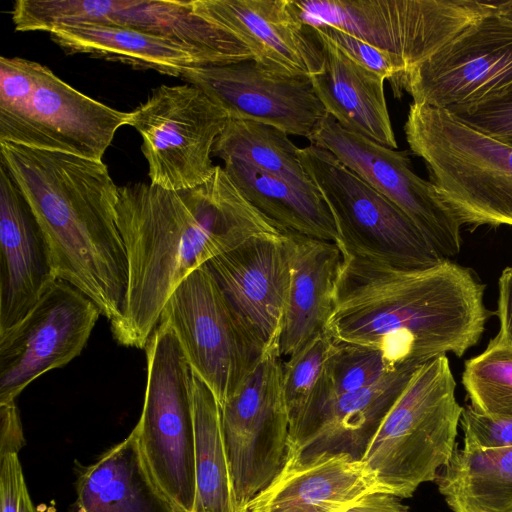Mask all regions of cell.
<instances>
[{
  "label": "cell",
  "mask_w": 512,
  "mask_h": 512,
  "mask_svg": "<svg viewBox=\"0 0 512 512\" xmlns=\"http://www.w3.org/2000/svg\"><path fill=\"white\" fill-rule=\"evenodd\" d=\"M116 223L128 268L114 339L144 348L174 289L191 272L251 237L281 231L217 165L205 183L170 191L136 182L118 188Z\"/></svg>",
  "instance_id": "1"
},
{
  "label": "cell",
  "mask_w": 512,
  "mask_h": 512,
  "mask_svg": "<svg viewBox=\"0 0 512 512\" xmlns=\"http://www.w3.org/2000/svg\"><path fill=\"white\" fill-rule=\"evenodd\" d=\"M325 331L336 343L379 351L391 368L463 356L480 340L485 286L448 259L416 270L343 252Z\"/></svg>",
  "instance_id": "2"
},
{
  "label": "cell",
  "mask_w": 512,
  "mask_h": 512,
  "mask_svg": "<svg viewBox=\"0 0 512 512\" xmlns=\"http://www.w3.org/2000/svg\"><path fill=\"white\" fill-rule=\"evenodd\" d=\"M0 156L40 227L55 278L84 292L114 323L128 268L116 223L119 187L107 165L10 142H0Z\"/></svg>",
  "instance_id": "3"
},
{
  "label": "cell",
  "mask_w": 512,
  "mask_h": 512,
  "mask_svg": "<svg viewBox=\"0 0 512 512\" xmlns=\"http://www.w3.org/2000/svg\"><path fill=\"white\" fill-rule=\"evenodd\" d=\"M404 131L461 224L512 226L511 146L444 109L415 103Z\"/></svg>",
  "instance_id": "4"
},
{
  "label": "cell",
  "mask_w": 512,
  "mask_h": 512,
  "mask_svg": "<svg viewBox=\"0 0 512 512\" xmlns=\"http://www.w3.org/2000/svg\"><path fill=\"white\" fill-rule=\"evenodd\" d=\"M455 390L446 356L413 374L362 458L375 473L379 492L409 498L449 463L463 410Z\"/></svg>",
  "instance_id": "5"
},
{
  "label": "cell",
  "mask_w": 512,
  "mask_h": 512,
  "mask_svg": "<svg viewBox=\"0 0 512 512\" xmlns=\"http://www.w3.org/2000/svg\"><path fill=\"white\" fill-rule=\"evenodd\" d=\"M128 120L38 62L0 58V142L102 160Z\"/></svg>",
  "instance_id": "6"
},
{
  "label": "cell",
  "mask_w": 512,
  "mask_h": 512,
  "mask_svg": "<svg viewBox=\"0 0 512 512\" xmlns=\"http://www.w3.org/2000/svg\"><path fill=\"white\" fill-rule=\"evenodd\" d=\"M299 157L334 218L343 252L406 270L445 260L400 208L330 151L309 144Z\"/></svg>",
  "instance_id": "7"
},
{
  "label": "cell",
  "mask_w": 512,
  "mask_h": 512,
  "mask_svg": "<svg viewBox=\"0 0 512 512\" xmlns=\"http://www.w3.org/2000/svg\"><path fill=\"white\" fill-rule=\"evenodd\" d=\"M147 384L134 430L163 492L184 512L196 495L192 370L172 328L159 321L144 347Z\"/></svg>",
  "instance_id": "8"
},
{
  "label": "cell",
  "mask_w": 512,
  "mask_h": 512,
  "mask_svg": "<svg viewBox=\"0 0 512 512\" xmlns=\"http://www.w3.org/2000/svg\"><path fill=\"white\" fill-rule=\"evenodd\" d=\"M292 1L306 25L348 32L394 56L405 73L494 11L490 1L477 0Z\"/></svg>",
  "instance_id": "9"
},
{
  "label": "cell",
  "mask_w": 512,
  "mask_h": 512,
  "mask_svg": "<svg viewBox=\"0 0 512 512\" xmlns=\"http://www.w3.org/2000/svg\"><path fill=\"white\" fill-rule=\"evenodd\" d=\"M11 15L21 32L71 24L134 29L186 47L203 66L254 60L234 33L197 13L193 0H18Z\"/></svg>",
  "instance_id": "10"
},
{
  "label": "cell",
  "mask_w": 512,
  "mask_h": 512,
  "mask_svg": "<svg viewBox=\"0 0 512 512\" xmlns=\"http://www.w3.org/2000/svg\"><path fill=\"white\" fill-rule=\"evenodd\" d=\"M228 120L225 110L189 83L152 90L128 120L142 138L150 183L181 191L208 181L217 168L213 146Z\"/></svg>",
  "instance_id": "11"
},
{
  "label": "cell",
  "mask_w": 512,
  "mask_h": 512,
  "mask_svg": "<svg viewBox=\"0 0 512 512\" xmlns=\"http://www.w3.org/2000/svg\"><path fill=\"white\" fill-rule=\"evenodd\" d=\"M159 321L172 328L191 370L220 407L262 355L206 264L174 289Z\"/></svg>",
  "instance_id": "12"
},
{
  "label": "cell",
  "mask_w": 512,
  "mask_h": 512,
  "mask_svg": "<svg viewBox=\"0 0 512 512\" xmlns=\"http://www.w3.org/2000/svg\"><path fill=\"white\" fill-rule=\"evenodd\" d=\"M282 364L278 350L263 353L220 407L237 512L273 481L287 459L290 425Z\"/></svg>",
  "instance_id": "13"
},
{
  "label": "cell",
  "mask_w": 512,
  "mask_h": 512,
  "mask_svg": "<svg viewBox=\"0 0 512 512\" xmlns=\"http://www.w3.org/2000/svg\"><path fill=\"white\" fill-rule=\"evenodd\" d=\"M510 86L512 22L494 9L407 71L393 91L397 97L407 91L415 104L449 110Z\"/></svg>",
  "instance_id": "14"
},
{
  "label": "cell",
  "mask_w": 512,
  "mask_h": 512,
  "mask_svg": "<svg viewBox=\"0 0 512 512\" xmlns=\"http://www.w3.org/2000/svg\"><path fill=\"white\" fill-rule=\"evenodd\" d=\"M99 315L84 292L56 279L30 313L0 335V403L15 400L36 378L76 358Z\"/></svg>",
  "instance_id": "15"
},
{
  "label": "cell",
  "mask_w": 512,
  "mask_h": 512,
  "mask_svg": "<svg viewBox=\"0 0 512 512\" xmlns=\"http://www.w3.org/2000/svg\"><path fill=\"white\" fill-rule=\"evenodd\" d=\"M400 208L445 258L461 248V222L437 187L417 176L406 151L382 146L341 127L328 116L308 139Z\"/></svg>",
  "instance_id": "16"
},
{
  "label": "cell",
  "mask_w": 512,
  "mask_h": 512,
  "mask_svg": "<svg viewBox=\"0 0 512 512\" xmlns=\"http://www.w3.org/2000/svg\"><path fill=\"white\" fill-rule=\"evenodd\" d=\"M181 78L202 90L229 119L274 126L309 139L329 116L310 76L292 75L254 60L188 68Z\"/></svg>",
  "instance_id": "17"
},
{
  "label": "cell",
  "mask_w": 512,
  "mask_h": 512,
  "mask_svg": "<svg viewBox=\"0 0 512 512\" xmlns=\"http://www.w3.org/2000/svg\"><path fill=\"white\" fill-rule=\"evenodd\" d=\"M206 266L262 354L279 351L291 279L283 232L251 237Z\"/></svg>",
  "instance_id": "18"
},
{
  "label": "cell",
  "mask_w": 512,
  "mask_h": 512,
  "mask_svg": "<svg viewBox=\"0 0 512 512\" xmlns=\"http://www.w3.org/2000/svg\"><path fill=\"white\" fill-rule=\"evenodd\" d=\"M197 13L243 41L254 61L271 69L312 76L323 67L320 42L292 0H193Z\"/></svg>",
  "instance_id": "19"
},
{
  "label": "cell",
  "mask_w": 512,
  "mask_h": 512,
  "mask_svg": "<svg viewBox=\"0 0 512 512\" xmlns=\"http://www.w3.org/2000/svg\"><path fill=\"white\" fill-rule=\"evenodd\" d=\"M55 280L40 227L0 164V335L19 324Z\"/></svg>",
  "instance_id": "20"
},
{
  "label": "cell",
  "mask_w": 512,
  "mask_h": 512,
  "mask_svg": "<svg viewBox=\"0 0 512 512\" xmlns=\"http://www.w3.org/2000/svg\"><path fill=\"white\" fill-rule=\"evenodd\" d=\"M379 492L375 473L346 453H287L273 481L247 505L248 512H343L362 496Z\"/></svg>",
  "instance_id": "21"
},
{
  "label": "cell",
  "mask_w": 512,
  "mask_h": 512,
  "mask_svg": "<svg viewBox=\"0 0 512 512\" xmlns=\"http://www.w3.org/2000/svg\"><path fill=\"white\" fill-rule=\"evenodd\" d=\"M421 366H402L376 384L335 397L310 412L288 440V452L346 453L362 460L385 416Z\"/></svg>",
  "instance_id": "22"
},
{
  "label": "cell",
  "mask_w": 512,
  "mask_h": 512,
  "mask_svg": "<svg viewBox=\"0 0 512 512\" xmlns=\"http://www.w3.org/2000/svg\"><path fill=\"white\" fill-rule=\"evenodd\" d=\"M283 239L291 270L279 340V354L286 359L325 331L333 310L343 253L335 242L295 232H283Z\"/></svg>",
  "instance_id": "23"
},
{
  "label": "cell",
  "mask_w": 512,
  "mask_h": 512,
  "mask_svg": "<svg viewBox=\"0 0 512 512\" xmlns=\"http://www.w3.org/2000/svg\"><path fill=\"white\" fill-rule=\"evenodd\" d=\"M312 30L320 42L324 62L321 71L310 79L328 115L352 133L396 149L384 93L386 79L355 62Z\"/></svg>",
  "instance_id": "24"
},
{
  "label": "cell",
  "mask_w": 512,
  "mask_h": 512,
  "mask_svg": "<svg viewBox=\"0 0 512 512\" xmlns=\"http://www.w3.org/2000/svg\"><path fill=\"white\" fill-rule=\"evenodd\" d=\"M70 512H184L160 488L133 429L89 466L78 465Z\"/></svg>",
  "instance_id": "25"
},
{
  "label": "cell",
  "mask_w": 512,
  "mask_h": 512,
  "mask_svg": "<svg viewBox=\"0 0 512 512\" xmlns=\"http://www.w3.org/2000/svg\"><path fill=\"white\" fill-rule=\"evenodd\" d=\"M49 34L66 54H88L121 62L134 69H152L161 74L181 77L188 68L203 66L186 47L130 28L71 24L56 27Z\"/></svg>",
  "instance_id": "26"
},
{
  "label": "cell",
  "mask_w": 512,
  "mask_h": 512,
  "mask_svg": "<svg viewBox=\"0 0 512 512\" xmlns=\"http://www.w3.org/2000/svg\"><path fill=\"white\" fill-rule=\"evenodd\" d=\"M223 162L224 171L243 196L281 232L339 243L334 218L319 192L301 188L239 160Z\"/></svg>",
  "instance_id": "27"
},
{
  "label": "cell",
  "mask_w": 512,
  "mask_h": 512,
  "mask_svg": "<svg viewBox=\"0 0 512 512\" xmlns=\"http://www.w3.org/2000/svg\"><path fill=\"white\" fill-rule=\"evenodd\" d=\"M436 480L453 512H510L512 447L456 448Z\"/></svg>",
  "instance_id": "28"
},
{
  "label": "cell",
  "mask_w": 512,
  "mask_h": 512,
  "mask_svg": "<svg viewBox=\"0 0 512 512\" xmlns=\"http://www.w3.org/2000/svg\"><path fill=\"white\" fill-rule=\"evenodd\" d=\"M196 495L192 512H237L219 403L192 371Z\"/></svg>",
  "instance_id": "29"
},
{
  "label": "cell",
  "mask_w": 512,
  "mask_h": 512,
  "mask_svg": "<svg viewBox=\"0 0 512 512\" xmlns=\"http://www.w3.org/2000/svg\"><path fill=\"white\" fill-rule=\"evenodd\" d=\"M299 150L286 132L274 126L229 119L214 143L212 156L245 162L301 188L319 192L300 161Z\"/></svg>",
  "instance_id": "30"
},
{
  "label": "cell",
  "mask_w": 512,
  "mask_h": 512,
  "mask_svg": "<svg viewBox=\"0 0 512 512\" xmlns=\"http://www.w3.org/2000/svg\"><path fill=\"white\" fill-rule=\"evenodd\" d=\"M395 369L387 364L377 350L334 342L320 382L301 423L310 412L325 402L368 388Z\"/></svg>",
  "instance_id": "31"
},
{
  "label": "cell",
  "mask_w": 512,
  "mask_h": 512,
  "mask_svg": "<svg viewBox=\"0 0 512 512\" xmlns=\"http://www.w3.org/2000/svg\"><path fill=\"white\" fill-rule=\"evenodd\" d=\"M462 384L474 410L512 417V347L491 339L482 353L465 362Z\"/></svg>",
  "instance_id": "32"
},
{
  "label": "cell",
  "mask_w": 512,
  "mask_h": 512,
  "mask_svg": "<svg viewBox=\"0 0 512 512\" xmlns=\"http://www.w3.org/2000/svg\"><path fill=\"white\" fill-rule=\"evenodd\" d=\"M334 341L326 331L283 360L282 387L289 417V437L299 427L322 377Z\"/></svg>",
  "instance_id": "33"
},
{
  "label": "cell",
  "mask_w": 512,
  "mask_h": 512,
  "mask_svg": "<svg viewBox=\"0 0 512 512\" xmlns=\"http://www.w3.org/2000/svg\"><path fill=\"white\" fill-rule=\"evenodd\" d=\"M446 111L467 125L512 147V86L475 103Z\"/></svg>",
  "instance_id": "34"
},
{
  "label": "cell",
  "mask_w": 512,
  "mask_h": 512,
  "mask_svg": "<svg viewBox=\"0 0 512 512\" xmlns=\"http://www.w3.org/2000/svg\"><path fill=\"white\" fill-rule=\"evenodd\" d=\"M312 27V26H310ZM363 67L390 79L393 89L405 73L403 65L392 55L366 41L332 26L312 27Z\"/></svg>",
  "instance_id": "35"
},
{
  "label": "cell",
  "mask_w": 512,
  "mask_h": 512,
  "mask_svg": "<svg viewBox=\"0 0 512 512\" xmlns=\"http://www.w3.org/2000/svg\"><path fill=\"white\" fill-rule=\"evenodd\" d=\"M460 427L463 445L480 449L512 447V417L486 415L467 405L462 410Z\"/></svg>",
  "instance_id": "36"
},
{
  "label": "cell",
  "mask_w": 512,
  "mask_h": 512,
  "mask_svg": "<svg viewBox=\"0 0 512 512\" xmlns=\"http://www.w3.org/2000/svg\"><path fill=\"white\" fill-rule=\"evenodd\" d=\"M0 512H36L17 453L0 456Z\"/></svg>",
  "instance_id": "37"
},
{
  "label": "cell",
  "mask_w": 512,
  "mask_h": 512,
  "mask_svg": "<svg viewBox=\"0 0 512 512\" xmlns=\"http://www.w3.org/2000/svg\"><path fill=\"white\" fill-rule=\"evenodd\" d=\"M0 425V456L18 454L25 440L15 400L0 403Z\"/></svg>",
  "instance_id": "38"
},
{
  "label": "cell",
  "mask_w": 512,
  "mask_h": 512,
  "mask_svg": "<svg viewBox=\"0 0 512 512\" xmlns=\"http://www.w3.org/2000/svg\"><path fill=\"white\" fill-rule=\"evenodd\" d=\"M497 315L500 328L494 341L512 347V267L505 268L498 281Z\"/></svg>",
  "instance_id": "39"
},
{
  "label": "cell",
  "mask_w": 512,
  "mask_h": 512,
  "mask_svg": "<svg viewBox=\"0 0 512 512\" xmlns=\"http://www.w3.org/2000/svg\"><path fill=\"white\" fill-rule=\"evenodd\" d=\"M343 512H408V509L396 496L372 492L362 496Z\"/></svg>",
  "instance_id": "40"
},
{
  "label": "cell",
  "mask_w": 512,
  "mask_h": 512,
  "mask_svg": "<svg viewBox=\"0 0 512 512\" xmlns=\"http://www.w3.org/2000/svg\"><path fill=\"white\" fill-rule=\"evenodd\" d=\"M495 11L512 22V0L491 1Z\"/></svg>",
  "instance_id": "41"
},
{
  "label": "cell",
  "mask_w": 512,
  "mask_h": 512,
  "mask_svg": "<svg viewBox=\"0 0 512 512\" xmlns=\"http://www.w3.org/2000/svg\"><path fill=\"white\" fill-rule=\"evenodd\" d=\"M241 512H248V510L245 508L244 510H242Z\"/></svg>",
  "instance_id": "42"
},
{
  "label": "cell",
  "mask_w": 512,
  "mask_h": 512,
  "mask_svg": "<svg viewBox=\"0 0 512 512\" xmlns=\"http://www.w3.org/2000/svg\"><path fill=\"white\" fill-rule=\"evenodd\" d=\"M510 512H512V511H510Z\"/></svg>",
  "instance_id": "43"
}]
</instances>
